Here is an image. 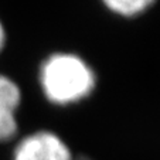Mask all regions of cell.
<instances>
[{"label": "cell", "mask_w": 160, "mask_h": 160, "mask_svg": "<svg viewBox=\"0 0 160 160\" xmlns=\"http://www.w3.org/2000/svg\"><path fill=\"white\" fill-rule=\"evenodd\" d=\"M37 77L45 101L60 108L88 99L98 85V75L92 65L71 51L48 54L40 62Z\"/></svg>", "instance_id": "cell-1"}, {"label": "cell", "mask_w": 160, "mask_h": 160, "mask_svg": "<svg viewBox=\"0 0 160 160\" xmlns=\"http://www.w3.org/2000/svg\"><path fill=\"white\" fill-rule=\"evenodd\" d=\"M12 160H75L62 136L48 129L28 133L17 142Z\"/></svg>", "instance_id": "cell-2"}, {"label": "cell", "mask_w": 160, "mask_h": 160, "mask_svg": "<svg viewBox=\"0 0 160 160\" xmlns=\"http://www.w3.org/2000/svg\"><path fill=\"white\" fill-rule=\"evenodd\" d=\"M21 89L9 75L0 74V142L12 140L18 132Z\"/></svg>", "instance_id": "cell-3"}, {"label": "cell", "mask_w": 160, "mask_h": 160, "mask_svg": "<svg viewBox=\"0 0 160 160\" xmlns=\"http://www.w3.org/2000/svg\"><path fill=\"white\" fill-rule=\"evenodd\" d=\"M108 12L122 18H136L153 7L156 0H101Z\"/></svg>", "instance_id": "cell-4"}, {"label": "cell", "mask_w": 160, "mask_h": 160, "mask_svg": "<svg viewBox=\"0 0 160 160\" xmlns=\"http://www.w3.org/2000/svg\"><path fill=\"white\" fill-rule=\"evenodd\" d=\"M6 42H7V31H6V27H4L2 18H0V54H2V51L6 47Z\"/></svg>", "instance_id": "cell-5"}, {"label": "cell", "mask_w": 160, "mask_h": 160, "mask_svg": "<svg viewBox=\"0 0 160 160\" xmlns=\"http://www.w3.org/2000/svg\"><path fill=\"white\" fill-rule=\"evenodd\" d=\"M75 160H91L89 157H85V156H81V157H75Z\"/></svg>", "instance_id": "cell-6"}]
</instances>
